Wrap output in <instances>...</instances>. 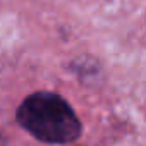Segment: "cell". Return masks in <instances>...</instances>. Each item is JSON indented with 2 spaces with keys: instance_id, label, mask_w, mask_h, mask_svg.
I'll return each mask as SVG.
<instances>
[{
  "instance_id": "obj_1",
  "label": "cell",
  "mask_w": 146,
  "mask_h": 146,
  "mask_svg": "<svg viewBox=\"0 0 146 146\" xmlns=\"http://www.w3.org/2000/svg\"><path fill=\"white\" fill-rule=\"evenodd\" d=\"M17 122L31 136L50 144H67L81 136V120L72 107L57 93L36 91L23 100Z\"/></svg>"
}]
</instances>
